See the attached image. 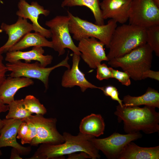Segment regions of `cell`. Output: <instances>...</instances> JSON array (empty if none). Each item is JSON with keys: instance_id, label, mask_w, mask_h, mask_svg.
Instances as JSON below:
<instances>
[{"instance_id": "cell-20", "label": "cell", "mask_w": 159, "mask_h": 159, "mask_svg": "<svg viewBox=\"0 0 159 159\" xmlns=\"http://www.w3.org/2000/svg\"><path fill=\"white\" fill-rule=\"evenodd\" d=\"M123 106L126 107L148 105L159 108V93L150 87H148L145 94L139 96H132L129 95L123 97Z\"/></svg>"}, {"instance_id": "cell-24", "label": "cell", "mask_w": 159, "mask_h": 159, "mask_svg": "<svg viewBox=\"0 0 159 159\" xmlns=\"http://www.w3.org/2000/svg\"><path fill=\"white\" fill-rule=\"evenodd\" d=\"M8 105V112L6 116V119H19L22 121L32 115L24 107L23 99L14 100Z\"/></svg>"}, {"instance_id": "cell-7", "label": "cell", "mask_w": 159, "mask_h": 159, "mask_svg": "<svg viewBox=\"0 0 159 159\" xmlns=\"http://www.w3.org/2000/svg\"><path fill=\"white\" fill-rule=\"evenodd\" d=\"M69 20L68 15H57L45 23L51 32L52 48L58 52L59 56L64 54L66 48L79 55L81 54L71 37L69 29Z\"/></svg>"}, {"instance_id": "cell-35", "label": "cell", "mask_w": 159, "mask_h": 159, "mask_svg": "<svg viewBox=\"0 0 159 159\" xmlns=\"http://www.w3.org/2000/svg\"><path fill=\"white\" fill-rule=\"evenodd\" d=\"M20 153L18 150L14 148H13L11 150L10 159H22L20 156Z\"/></svg>"}, {"instance_id": "cell-23", "label": "cell", "mask_w": 159, "mask_h": 159, "mask_svg": "<svg viewBox=\"0 0 159 159\" xmlns=\"http://www.w3.org/2000/svg\"><path fill=\"white\" fill-rule=\"evenodd\" d=\"M77 6H85L89 9L92 13L95 24L100 25L105 24L100 7L99 0H64L61 4L62 7Z\"/></svg>"}, {"instance_id": "cell-2", "label": "cell", "mask_w": 159, "mask_h": 159, "mask_svg": "<svg viewBox=\"0 0 159 159\" xmlns=\"http://www.w3.org/2000/svg\"><path fill=\"white\" fill-rule=\"evenodd\" d=\"M114 114L119 122L123 121L124 130L127 133L142 131L148 134L159 131V113L154 107H121L119 105Z\"/></svg>"}, {"instance_id": "cell-9", "label": "cell", "mask_w": 159, "mask_h": 159, "mask_svg": "<svg viewBox=\"0 0 159 159\" xmlns=\"http://www.w3.org/2000/svg\"><path fill=\"white\" fill-rule=\"evenodd\" d=\"M129 24L147 28L159 25V7L153 0H132Z\"/></svg>"}, {"instance_id": "cell-31", "label": "cell", "mask_w": 159, "mask_h": 159, "mask_svg": "<svg viewBox=\"0 0 159 159\" xmlns=\"http://www.w3.org/2000/svg\"><path fill=\"white\" fill-rule=\"evenodd\" d=\"M28 130L27 122L23 121L19 126L17 131L16 138L22 140L26 136Z\"/></svg>"}, {"instance_id": "cell-28", "label": "cell", "mask_w": 159, "mask_h": 159, "mask_svg": "<svg viewBox=\"0 0 159 159\" xmlns=\"http://www.w3.org/2000/svg\"><path fill=\"white\" fill-rule=\"evenodd\" d=\"M96 78L101 81L112 78V74L110 69L105 64H98L97 66Z\"/></svg>"}, {"instance_id": "cell-25", "label": "cell", "mask_w": 159, "mask_h": 159, "mask_svg": "<svg viewBox=\"0 0 159 159\" xmlns=\"http://www.w3.org/2000/svg\"><path fill=\"white\" fill-rule=\"evenodd\" d=\"M23 103L25 108L32 114L44 115L47 112L46 108L39 100L32 95H26L23 99Z\"/></svg>"}, {"instance_id": "cell-1", "label": "cell", "mask_w": 159, "mask_h": 159, "mask_svg": "<svg viewBox=\"0 0 159 159\" xmlns=\"http://www.w3.org/2000/svg\"><path fill=\"white\" fill-rule=\"evenodd\" d=\"M64 142L58 144L43 143L29 159H64V155L83 151L88 154L92 159H99V150L92 143V135L79 132L74 136L65 132L62 135Z\"/></svg>"}, {"instance_id": "cell-14", "label": "cell", "mask_w": 159, "mask_h": 159, "mask_svg": "<svg viewBox=\"0 0 159 159\" xmlns=\"http://www.w3.org/2000/svg\"><path fill=\"white\" fill-rule=\"evenodd\" d=\"M72 64L71 68L67 69L62 77L61 85L65 88H71L75 86L79 87L82 92H84L88 88H97V86L89 82L86 78L85 74L79 68L80 60V56L73 53L72 57Z\"/></svg>"}, {"instance_id": "cell-27", "label": "cell", "mask_w": 159, "mask_h": 159, "mask_svg": "<svg viewBox=\"0 0 159 159\" xmlns=\"http://www.w3.org/2000/svg\"><path fill=\"white\" fill-rule=\"evenodd\" d=\"M100 90L102 91L105 96L110 97L112 100L117 101L121 107L123 106L122 100L119 98L118 92L115 87L108 85L101 87Z\"/></svg>"}, {"instance_id": "cell-8", "label": "cell", "mask_w": 159, "mask_h": 159, "mask_svg": "<svg viewBox=\"0 0 159 159\" xmlns=\"http://www.w3.org/2000/svg\"><path fill=\"white\" fill-rule=\"evenodd\" d=\"M24 120L32 122L36 129V135L30 143L31 145L37 146L43 143L56 145L64 142L63 135L57 128L56 118H46L43 115L36 114L31 115L22 121Z\"/></svg>"}, {"instance_id": "cell-18", "label": "cell", "mask_w": 159, "mask_h": 159, "mask_svg": "<svg viewBox=\"0 0 159 159\" xmlns=\"http://www.w3.org/2000/svg\"><path fill=\"white\" fill-rule=\"evenodd\" d=\"M34 84L30 78L9 76L0 85V99L4 104L8 105L14 100V96L19 89Z\"/></svg>"}, {"instance_id": "cell-37", "label": "cell", "mask_w": 159, "mask_h": 159, "mask_svg": "<svg viewBox=\"0 0 159 159\" xmlns=\"http://www.w3.org/2000/svg\"><path fill=\"white\" fill-rule=\"evenodd\" d=\"M4 123V122L3 120H1L0 118V130L3 126Z\"/></svg>"}, {"instance_id": "cell-26", "label": "cell", "mask_w": 159, "mask_h": 159, "mask_svg": "<svg viewBox=\"0 0 159 159\" xmlns=\"http://www.w3.org/2000/svg\"><path fill=\"white\" fill-rule=\"evenodd\" d=\"M146 43L154 52L156 55L159 57V25L146 28Z\"/></svg>"}, {"instance_id": "cell-32", "label": "cell", "mask_w": 159, "mask_h": 159, "mask_svg": "<svg viewBox=\"0 0 159 159\" xmlns=\"http://www.w3.org/2000/svg\"><path fill=\"white\" fill-rule=\"evenodd\" d=\"M3 52L0 49V85L6 78V73L7 70L6 65L3 62V57L2 54Z\"/></svg>"}, {"instance_id": "cell-15", "label": "cell", "mask_w": 159, "mask_h": 159, "mask_svg": "<svg viewBox=\"0 0 159 159\" xmlns=\"http://www.w3.org/2000/svg\"><path fill=\"white\" fill-rule=\"evenodd\" d=\"M3 120L4 125L0 130V148L11 147L17 149L21 155L29 153L31 150V147L22 146L17 142L16 139L18 130L22 121L19 119L6 118Z\"/></svg>"}, {"instance_id": "cell-12", "label": "cell", "mask_w": 159, "mask_h": 159, "mask_svg": "<svg viewBox=\"0 0 159 159\" xmlns=\"http://www.w3.org/2000/svg\"><path fill=\"white\" fill-rule=\"evenodd\" d=\"M17 7L16 14L18 17L30 20L35 32L40 33L47 38L51 37L50 30L42 26L38 21L40 15L47 16L50 13L49 10L44 9L37 1H33L29 4L26 0H19Z\"/></svg>"}, {"instance_id": "cell-19", "label": "cell", "mask_w": 159, "mask_h": 159, "mask_svg": "<svg viewBox=\"0 0 159 159\" xmlns=\"http://www.w3.org/2000/svg\"><path fill=\"white\" fill-rule=\"evenodd\" d=\"M159 146L142 147L132 141L124 147L118 159H159Z\"/></svg>"}, {"instance_id": "cell-38", "label": "cell", "mask_w": 159, "mask_h": 159, "mask_svg": "<svg viewBox=\"0 0 159 159\" xmlns=\"http://www.w3.org/2000/svg\"><path fill=\"white\" fill-rule=\"evenodd\" d=\"M156 5L159 7V0H153Z\"/></svg>"}, {"instance_id": "cell-29", "label": "cell", "mask_w": 159, "mask_h": 159, "mask_svg": "<svg viewBox=\"0 0 159 159\" xmlns=\"http://www.w3.org/2000/svg\"><path fill=\"white\" fill-rule=\"evenodd\" d=\"M110 68L112 74V78L117 79L122 85L126 86L130 85V77L127 73L115 70L112 67H110Z\"/></svg>"}, {"instance_id": "cell-5", "label": "cell", "mask_w": 159, "mask_h": 159, "mask_svg": "<svg viewBox=\"0 0 159 159\" xmlns=\"http://www.w3.org/2000/svg\"><path fill=\"white\" fill-rule=\"evenodd\" d=\"M67 12L70 18L69 32L73 34L74 39L79 41L83 39L93 37L109 48L112 36L117 26L115 21L110 19L106 24L98 25L75 16L68 11Z\"/></svg>"}, {"instance_id": "cell-16", "label": "cell", "mask_w": 159, "mask_h": 159, "mask_svg": "<svg viewBox=\"0 0 159 159\" xmlns=\"http://www.w3.org/2000/svg\"><path fill=\"white\" fill-rule=\"evenodd\" d=\"M0 30L4 32L8 36L6 42L0 47L4 53L7 52L26 34L34 31V28L32 24L29 23L27 19L18 17L16 21L13 24L2 23Z\"/></svg>"}, {"instance_id": "cell-33", "label": "cell", "mask_w": 159, "mask_h": 159, "mask_svg": "<svg viewBox=\"0 0 159 159\" xmlns=\"http://www.w3.org/2000/svg\"><path fill=\"white\" fill-rule=\"evenodd\" d=\"M92 159L91 157L86 153L82 151L76 152L68 155V159Z\"/></svg>"}, {"instance_id": "cell-4", "label": "cell", "mask_w": 159, "mask_h": 159, "mask_svg": "<svg viewBox=\"0 0 159 159\" xmlns=\"http://www.w3.org/2000/svg\"><path fill=\"white\" fill-rule=\"evenodd\" d=\"M153 51L146 43L140 45L120 57L108 61L112 67H120L135 81L142 80L143 73L150 69Z\"/></svg>"}, {"instance_id": "cell-3", "label": "cell", "mask_w": 159, "mask_h": 159, "mask_svg": "<svg viewBox=\"0 0 159 159\" xmlns=\"http://www.w3.org/2000/svg\"><path fill=\"white\" fill-rule=\"evenodd\" d=\"M146 38L145 28L130 24L117 26L112 36L107 55L108 61L146 43Z\"/></svg>"}, {"instance_id": "cell-39", "label": "cell", "mask_w": 159, "mask_h": 159, "mask_svg": "<svg viewBox=\"0 0 159 159\" xmlns=\"http://www.w3.org/2000/svg\"><path fill=\"white\" fill-rule=\"evenodd\" d=\"M2 155V153L0 149V156H1Z\"/></svg>"}, {"instance_id": "cell-22", "label": "cell", "mask_w": 159, "mask_h": 159, "mask_svg": "<svg viewBox=\"0 0 159 159\" xmlns=\"http://www.w3.org/2000/svg\"><path fill=\"white\" fill-rule=\"evenodd\" d=\"M32 47H52L51 41H48L41 34L30 32L25 35L8 51H21Z\"/></svg>"}, {"instance_id": "cell-17", "label": "cell", "mask_w": 159, "mask_h": 159, "mask_svg": "<svg viewBox=\"0 0 159 159\" xmlns=\"http://www.w3.org/2000/svg\"><path fill=\"white\" fill-rule=\"evenodd\" d=\"M44 50L43 47H33L32 49L27 51H21L7 52L5 60L9 63L24 60L25 62L30 63L32 61H36L39 62L43 67H46L51 64L53 57L50 55H44Z\"/></svg>"}, {"instance_id": "cell-34", "label": "cell", "mask_w": 159, "mask_h": 159, "mask_svg": "<svg viewBox=\"0 0 159 159\" xmlns=\"http://www.w3.org/2000/svg\"><path fill=\"white\" fill-rule=\"evenodd\" d=\"M147 78H150L159 81V72L154 71L150 69L145 71L143 73L142 80Z\"/></svg>"}, {"instance_id": "cell-36", "label": "cell", "mask_w": 159, "mask_h": 159, "mask_svg": "<svg viewBox=\"0 0 159 159\" xmlns=\"http://www.w3.org/2000/svg\"><path fill=\"white\" fill-rule=\"evenodd\" d=\"M9 110V105L4 104L0 99V113L7 112Z\"/></svg>"}, {"instance_id": "cell-6", "label": "cell", "mask_w": 159, "mask_h": 159, "mask_svg": "<svg viewBox=\"0 0 159 159\" xmlns=\"http://www.w3.org/2000/svg\"><path fill=\"white\" fill-rule=\"evenodd\" d=\"M68 52L65 58L61 62L49 67H42L38 61L30 63L19 60L12 63H8L6 65L7 71L11 72L8 75L12 77H24L34 78L40 80L44 84L46 90L49 87V77L50 73L54 69L63 66L70 68L68 61L69 59Z\"/></svg>"}, {"instance_id": "cell-11", "label": "cell", "mask_w": 159, "mask_h": 159, "mask_svg": "<svg viewBox=\"0 0 159 159\" xmlns=\"http://www.w3.org/2000/svg\"><path fill=\"white\" fill-rule=\"evenodd\" d=\"M78 49L80 56L91 68H96L103 61H108L104 48V44L93 37L83 39L79 41Z\"/></svg>"}, {"instance_id": "cell-13", "label": "cell", "mask_w": 159, "mask_h": 159, "mask_svg": "<svg viewBox=\"0 0 159 159\" xmlns=\"http://www.w3.org/2000/svg\"><path fill=\"white\" fill-rule=\"evenodd\" d=\"M132 0H103L100 7L103 19L124 24L128 20Z\"/></svg>"}, {"instance_id": "cell-10", "label": "cell", "mask_w": 159, "mask_h": 159, "mask_svg": "<svg viewBox=\"0 0 159 159\" xmlns=\"http://www.w3.org/2000/svg\"><path fill=\"white\" fill-rule=\"evenodd\" d=\"M142 137L140 132L126 134L114 132L104 138H96L94 137L90 140L95 147L101 151L107 158L118 159L127 143Z\"/></svg>"}, {"instance_id": "cell-21", "label": "cell", "mask_w": 159, "mask_h": 159, "mask_svg": "<svg viewBox=\"0 0 159 159\" xmlns=\"http://www.w3.org/2000/svg\"><path fill=\"white\" fill-rule=\"evenodd\" d=\"M105 124L99 114L92 113L84 117L79 125L80 132L98 137L104 133Z\"/></svg>"}, {"instance_id": "cell-30", "label": "cell", "mask_w": 159, "mask_h": 159, "mask_svg": "<svg viewBox=\"0 0 159 159\" xmlns=\"http://www.w3.org/2000/svg\"><path fill=\"white\" fill-rule=\"evenodd\" d=\"M23 121L27 122L28 126V130L25 137L21 140V143L22 145L26 144H30L32 140L36 135V127L32 122L26 120Z\"/></svg>"}]
</instances>
